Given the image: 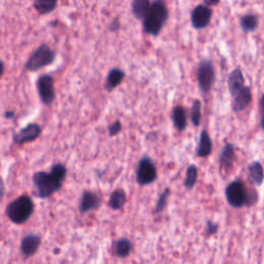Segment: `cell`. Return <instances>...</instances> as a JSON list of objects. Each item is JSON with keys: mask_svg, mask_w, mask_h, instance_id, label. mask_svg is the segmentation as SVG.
Masks as SVG:
<instances>
[{"mask_svg": "<svg viewBox=\"0 0 264 264\" xmlns=\"http://www.w3.org/2000/svg\"><path fill=\"white\" fill-rule=\"evenodd\" d=\"M67 169L64 164L56 163L51 167L50 172L37 171L33 175L32 181L36 189V196L39 198H49L62 187L66 178Z\"/></svg>", "mask_w": 264, "mask_h": 264, "instance_id": "1", "label": "cell"}, {"mask_svg": "<svg viewBox=\"0 0 264 264\" xmlns=\"http://www.w3.org/2000/svg\"><path fill=\"white\" fill-rule=\"evenodd\" d=\"M168 11L163 0H154L144 20V30L150 35H158L165 25Z\"/></svg>", "mask_w": 264, "mask_h": 264, "instance_id": "2", "label": "cell"}, {"mask_svg": "<svg viewBox=\"0 0 264 264\" xmlns=\"http://www.w3.org/2000/svg\"><path fill=\"white\" fill-rule=\"evenodd\" d=\"M34 211V204L28 195H22L13 200L6 208V216L15 224H23Z\"/></svg>", "mask_w": 264, "mask_h": 264, "instance_id": "3", "label": "cell"}, {"mask_svg": "<svg viewBox=\"0 0 264 264\" xmlns=\"http://www.w3.org/2000/svg\"><path fill=\"white\" fill-rule=\"evenodd\" d=\"M55 51H53L48 45L43 44L29 57L25 64V68L29 72H37V70L52 64L55 61Z\"/></svg>", "mask_w": 264, "mask_h": 264, "instance_id": "4", "label": "cell"}, {"mask_svg": "<svg viewBox=\"0 0 264 264\" xmlns=\"http://www.w3.org/2000/svg\"><path fill=\"white\" fill-rule=\"evenodd\" d=\"M226 200L232 208L240 209L247 207L248 189L241 180H236L227 185L225 189Z\"/></svg>", "mask_w": 264, "mask_h": 264, "instance_id": "5", "label": "cell"}, {"mask_svg": "<svg viewBox=\"0 0 264 264\" xmlns=\"http://www.w3.org/2000/svg\"><path fill=\"white\" fill-rule=\"evenodd\" d=\"M157 167L149 156H145L138 161L136 167V182L139 186H148L157 180Z\"/></svg>", "mask_w": 264, "mask_h": 264, "instance_id": "6", "label": "cell"}, {"mask_svg": "<svg viewBox=\"0 0 264 264\" xmlns=\"http://www.w3.org/2000/svg\"><path fill=\"white\" fill-rule=\"evenodd\" d=\"M197 83L202 93H209L215 83V68L211 61L202 60L197 67Z\"/></svg>", "mask_w": 264, "mask_h": 264, "instance_id": "7", "label": "cell"}, {"mask_svg": "<svg viewBox=\"0 0 264 264\" xmlns=\"http://www.w3.org/2000/svg\"><path fill=\"white\" fill-rule=\"evenodd\" d=\"M37 92L40 100L45 106H50L55 100V88L54 79L49 75H44L39 77L36 83Z\"/></svg>", "mask_w": 264, "mask_h": 264, "instance_id": "8", "label": "cell"}, {"mask_svg": "<svg viewBox=\"0 0 264 264\" xmlns=\"http://www.w3.org/2000/svg\"><path fill=\"white\" fill-rule=\"evenodd\" d=\"M211 19V9L206 4H199L192 11L191 23L195 29L206 28Z\"/></svg>", "mask_w": 264, "mask_h": 264, "instance_id": "9", "label": "cell"}, {"mask_svg": "<svg viewBox=\"0 0 264 264\" xmlns=\"http://www.w3.org/2000/svg\"><path fill=\"white\" fill-rule=\"evenodd\" d=\"M40 133H42V127L38 124L31 123L18 132L14 137V141L19 145L30 143V141L35 140L40 135Z\"/></svg>", "mask_w": 264, "mask_h": 264, "instance_id": "10", "label": "cell"}, {"mask_svg": "<svg viewBox=\"0 0 264 264\" xmlns=\"http://www.w3.org/2000/svg\"><path fill=\"white\" fill-rule=\"evenodd\" d=\"M232 100V109L233 111H242L245 110L252 101V92L248 86H243L238 92L233 95Z\"/></svg>", "mask_w": 264, "mask_h": 264, "instance_id": "11", "label": "cell"}, {"mask_svg": "<svg viewBox=\"0 0 264 264\" xmlns=\"http://www.w3.org/2000/svg\"><path fill=\"white\" fill-rule=\"evenodd\" d=\"M237 159V154H236V147L231 143H227L224 147H223L220 158H219V163H220V168L229 171L233 164H235V161Z\"/></svg>", "mask_w": 264, "mask_h": 264, "instance_id": "12", "label": "cell"}, {"mask_svg": "<svg viewBox=\"0 0 264 264\" xmlns=\"http://www.w3.org/2000/svg\"><path fill=\"white\" fill-rule=\"evenodd\" d=\"M100 205V198L93 191H84L79 200V211L82 214L97 210Z\"/></svg>", "mask_w": 264, "mask_h": 264, "instance_id": "13", "label": "cell"}, {"mask_svg": "<svg viewBox=\"0 0 264 264\" xmlns=\"http://www.w3.org/2000/svg\"><path fill=\"white\" fill-rule=\"evenodd\" d=\"M40 246V237L28 235L21 241V252L25 257H31L37 252Z\"/></svg>", "mask_w": 264, "mask_h": 264, "instance_id": "14", "label": "cell"}, {"mask_svg": "<svg viewBox=\"0 0 264 264\" xmlns=\"http://www.w3.org/2000/svg\"><path fill=\"white\" fill-rule=\"evenodd\" d=\"M212 152V140L207 129L200 132L199 143L196 148V156L199 158L209 157Z\"/></svg>", "mask_w": 264, "mask_h": 264, "instance_id": "15", "label": "cell"}, {"mask_svg": "<svg viewBox=\"0 0 264 264\" xmlns=\"http://www.w3.org/2000/svg\"><path fill=\"white\" fill-rule=\"evenodd\" d=\"M245 86V78L239 68L233 69L228 77V89L231 96L236 95Z\"/></svg>", "mask_w": 264, "mask_h": 264, "instance_id": "16", "label": "cell"}, {"mask_svg": "<svg viewBox=\"0 0 264 264\" xmlns=\"http://www.w3.org/2000/svg\"><path fill=\"white\" fill-rule=\"evenodd\" d=\"M125 78V73L120 68H113L107 75L106 80V91L107 92H111L114 89H116L121 83L123 82Z\"/></svg>", "mask_w": 264, "mask_h": 264, "instance_id": "17", "label": "cell"}, {"mask_svg": "<svg viewBox=\"0 0 264 264\" xmlns=\"http://www.w3.org/2000/svg\"><path fill=\"white\" fill-rule=\"evenodd\" d=\"M249 179L254 185L260 187L263 184V166L259 161H253L248 165Z\"/></svg>", "mask_w": 264, "mask_h": 264, "instance_id": "18", "label": "cell"}, {"mask_svg": "<svg viewBox=\"0 0 264 264\" xmlns=\"http://www.w3.org/2000/svg\"><path fill=\"white\" fill-rule=\"evenodd\" d=\"M171 120L174 123L175 127L179 131H184L187 127V113L186 109L181 106H177L172 108L171 111Z\"/></svg>", "mask_w": 264, "mask_h": 264, "instance_id": "19", "label": "cell"}, {"mask_svg": "<svg viewBox=\"0 0 264 264\" xmlns=\"http://www.w3.org/2000/svg\"><path fill=\"white\" fill-rule=\"evenodd\" d=\"M126 204V193L123 189H116L109 196L108 200V207L114 210V211H119L123 209V207Z\"/></svg>", "mask_w": 264, "mask_h": 264, "instance_id": "20", "label": "cell"}, {"mask_svg": "<svg viewBox=\"0 0 264 264\" xmlns=\"http://www.w3.org/2000/svg\"><path fill=\"white\" fill-rule=\"evenodd\" d=\"M132 248V241L127 238H122L115 242L114 252L119 258H126L131 254Z\"/></svg>", "mask_w": 264, "mask_h": 264, "instance_id": "21", "label": "cell"}, {"mask_svg": "<svg viewBox=\"0 0 264 264\" xmlns=\"http://www.w3.org/2000/svg\"><path fill=\"white\" fill-rule=\"evenodd\" d=\"M150 6H151L150 0H132L131 11L136 19L143 20L148 14Z\"/></svg>", "mask_w": 264, "mask_h": 264, "instance_id": "22", "label": "cell"}, {"mask_svg": "<svg viewBox=\"0 0 264 264\" xmlns=\"http://www.w3.org/2000/svg\"><path fill=\"white\" fill-rule=\"evenodd\" d=\"M239 25L243 32L249 33V32L255 31L256 28L258 27V17L253 14H248V15L242 16L240 18Z\"/></svg>", "mask_w": 264, "mask_h": 264, "instance_id": "23", "label": "cell"}, {"mask_svg": "<svg viewBox=\"0 0 264 264\" xmlns=\"http://www.w3.org/2000/svg\"><path fill=\"white\" fill-rule=\"evenodd\" d=\"M58 0H34L33 6L40 15H48L55 11Z\"/></svg>", "mask_w": 264, "mask_h": 264, "instance_id": "24", "label": "cell"}, {"mask_svg": "<svg viewBox=\"0 0 264 264\" xmlns=\"http://www.w3.org/2000/svg\"><path fill=\"white\" fill-rule=\"evenodd\" d=\"M198 180V168L195 165H189L186 170V177L184 181V186L187 190H192L196 185Z\"/></svg>", "mask_w": 264, "mask_h": 264, "instance_id": "25", "label": "cell"}, {"mask_svg": "<svg viewBox=\"0 0 264 264\" xmlns=\"http://www.w3.org/2000/svg\"><path fill=\"white\" fill-rule=\"evenodd\" d=\"M201 103L199 100H194L191 107V122L193 126H199L201 122Z\"/></svg>", "mask_w": 264, "mask_h": 264, "instance_id": "26", "label": "cell"}, {"mask_svg": "<svg viewBox=\"0 0 264 264\" xmlns=\"http://www.w3.org/2000/svg\"><path fill=\"white\" fill-rule=\"evenodd\" d=\"M170 188H165L163 191H162L161 194L159 195L157 202H156V208H155V212L159 214V212H162L164 211V209L167 206V201L170 196Z\"/></svg>", "mask_w": 264, "mask_h": 264, "instance_id": "27", "label": "cell"}, {"mask_svg": "<svg viewBox=\"0 0 264 264\" xmlns=\"http://www.w3.org/2000/svg\"><path fill=\"white\" fill-rule=\"evenodd\" d=\"M121 131H122V123L118 120H116L114 123H111L108 126V133L110 136H115L119 134Z\"/></svg>", "mask_w": 264, "mask_h": 264, "instance_id": "28", "label": "cell"}, {"mask_svg": "<svg viewBox=\"0 0 264 264\" xmlns=\"http://www.w3.org/2000/svg\"><path fill=\"white\" fill-rule=\"evenodd\" d=\"M258 201V193L254 189H248V200H247V207H252L256 205Z\"/></svg>", "mask_w": 264, "mask_h": 264, "instance_id": "29", "label": "cell"}, {"mask_svg": "<svg viewBox=\"0 0 264 264\" xmlns=\"http://www.w3.org/2000/svg\"><path fill=\"white\" fill-rule=\"evenodd\" d=\"M218 229H219V225L217 224L216 222L211 221V220H208L207 221V235L208 236H214L216 235V233L218 232Z\"/></svg>", "mask_w": 264, "mask_h": 264, "instance_id": "30", "label": "cell"}, {"mask_svg": "<svg viewBox=\"0 0 264 264\" xmlns=\"http://www.w3.org/2000/svg\"><path fill=\"white\" fill-rule=\"evenodd\" d=\"M3 196H4V183L2 179L0 178V202L2 201Z\"/></svg>", "mask_w": 264, "mask_h": 264, "instance_id": "31", "label": "cell"}, {"mask_svg": "<svg viewBox=\"0 0 264 264\" xmlns=\"http://www.w3.org/2000/svg\"><path fill=\"white\" fill-rule=\"evenodd\" d=\"M220 0H205V3L208 6H214L219 3Z\"/></svg>", "mask_w": 264, "mask_h": 264, "instance_id": "32", "label": "cell"}, {"mask_svg": "<svg viewBox=\"0 0 264 264\" xmlns=\"http://www.w3.org/2000/svg\"><path fill=\"white\" fill-rule=\"evenodd\" d=\"M3 73H4V64H3L2 61L0 60V78L2 77Z\"/></svg>", "mask_w": 264, "mask_h": 264, "instance_id": "33", "label": "cell"}, {"mask_svg": "<svg viewBox=\"0 0 264 264\" xmlns=\"http://www.w3.org/2000/svg\"><path fill=\"white\" fill-rule=\"evenodd\" d=\"M5 117L7 119H11V118L14 117V113H13V111H7V113H5Z\"/></svg>", "mask_w": 264, "mask_h": 264, "instance_id": "34", "label": "cell"}]
</instances>
